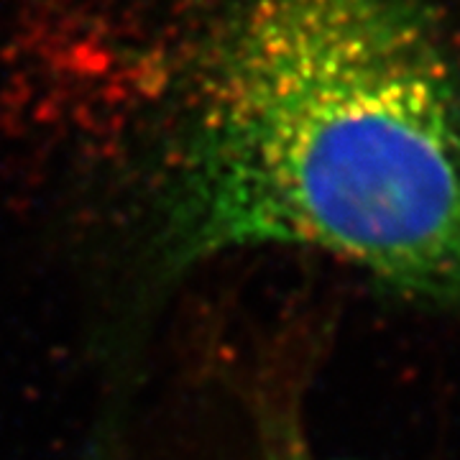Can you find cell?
I'll use <instances>...</instances> for the list:
<instances>
[{"label":"cell","mask_w":460,"mask_h":460,"mask_svg":"<svg viewBox=\"0 0 460 460\" xmlns=\"http://www.w3.org/2000/svg\"><path fill=\"white\" fill-rule=\"evenodd\" d=\"M317 248L460 305V84L428 0H235L156 202L162 277Z\"/></svg>","instance_id":"6da1fadb"}]
</instances>
